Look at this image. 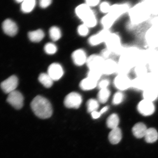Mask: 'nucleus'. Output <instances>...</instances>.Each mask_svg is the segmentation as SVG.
I'll return each instance as SVG.
<instances>
[{"label": "nucleus", "instance_id": "f257e3e1", "mask_svg": "<svg viewBox=\"0 0 158 158\" xmlns=\"http://www.w3.org/2000/svg\"><path fill=\"white\" fill-rule=\"evenodd\" d=\"M127 15L130 23L133 26L142 24L152 17L144 1L131 6Z\"/></svg>", "mask_w": 158, "mask_h": 158}, {"label": "nucleus", "instance_id": "f03ea898", "mask_svg": "<svg viewBox=\"0 0 158 158\" xmlns=\"http://www.w3.org/2000/svg\"><path fill=\"white\" fill-rule=\"evenodd\" d=\"M31 106L35 115L40 118H49L52 114V105L47 99L43 97L37 96L34 98Z\"/></svg>", "mask_w": 158, "mask_h": 158}, {"label": "nucleus", "instance_id": "7ed1b4c3", "mask_svg": "<svg viewBox=\"0 0 158 158\" xmlns=\"http://www.w3.org/2000/svg\"><path fill=\"white\" fill-rule=\"evenodd\" d=\"M106 48L112 52L113 55L119 56L125 47L120 34L116 32H111L105 43Z\"/></svg>", "mask_w": 158, "mask_h": 158}, {"label": "nucleus", "instance_id": "20e7f679", "mask_svg": "<svg viewBox=\"0 0 158 158\" xmlns=\"http://www.w3.org/2000/svg\"><path fill=\"white\" fill-rule=\"evenodd\" d=\"M158 84V77L149 72L144 77L132 78L131 88L142 91L148 86Z\"/></svg>", "mask_w": 158, "mask_h": 158}, {"label": "nucleus", "instance_id": "39448f33", "mask_svg": "<svg viewBox=\"0 0 158 158\" xmlns=\"http://www.w3.org/2000/svg\"><path fill=\"white\" fill-rule=\"evenodd\" d=\"M132 78L129 75L117 73L113 79V84L118 91H126L131 88Z\"/></svg>", "mask_w": 158, "mask_h": 158}, {"label": "nucleus", "instance_id": "423d86ee", "mask_svg": "<svg viewBox=\"0 0 158 158\" xmlns=\"http://www.w3.org/2000/svg\"><path fill=\"white\" fill-rule=\"evenodd\" d=\"M131 5L129 3L122 2L112 4L109 14L116 21L120 18L128 14Z\"/></svg>", "mask_w": 158, "mask_h": 158}, {"label": "nucleus", "instance_id": "0eeeda50", "mask_svg": "<svg viewBox=\"0 0 158 158\" xmlns=\"http://www.w3.org/2000/svg\"><path fill=\"white\" fill-rule=\"evenodd\" d=\"M144 40L148 47L157 49L158 28L150 26L144 34Z\"/></svg>", "mask_w": 158, "mask_h": 158}, {"label": "nucleus", "instance_id": "6e6552de", "mask_svg": "<svg viewBox=\"0 0 158 158\" xmlns=\"http://www.w3.org/2000/svg\"><path fill=\"white\" fill-rule=\"evenodd\" d=\"M82 102L81 95L75 92H71L67 94L64 101L65 106L68 108L78 109Z\"/></svg>", "mask_w": 158, "mask_h": 158}, {"label": "nucleus", "instance_id": "1a4fd4ad", "mask_svg": "<svg viewBox=\"0 0 158 158\" xmlns=\"http://www.w3.org/2000/svg\"><path fill=\"white\" fill-rule=\"evenodd\" d=\"M118 70V61L113 58L105 60L102 67V72L103 75L107 76L116 75Z\"/></svg>", "mask_w": 158, "mask_h": 158}, {"label": "nucleus", "instance_id": "9d476101", "mask_svg": "<svg viewBox=\"0 0 158 158\" xmlns=\"http://www.w3.org/2000/svg\"><path fill=\"white\" fill-rule=\"evenodd\" d=\"M7 102L15 109L20 110L23 106L24 97L21 93L15 90L9 94Z\"/></svg>", "mask_w": 158, "mask_h": 158}, {"label": "nucleus", "instance_id": "9b49d317", "mask_svg": "<svg viewBox=\"0 0 158 158\" xmlns=\"http://www.w3.org/2000/svg\"><path fill=\"white\" fill-rule=\"evenodd\" d=\"M110 30L102 29L96 34L92 35L88 39L90 45L95 46L104 43L111 33Z\"/></svg>", "mask_w": 158, "mask_h": 158}, {"label": "nucleus", "instance_id": "f8f14e48", "mask_svg": "<svg viewBox=\"0 0 158 158\" xmlns=\"http://www.w3.org/2000/svg\"><path fill=\"white\" fill-rule=\"evenodd\" d=\"M18 85V79L17 77L12 75L1 83V88L4 92L9 94L16 90Z\"/></svg>", "mask_w": 158, "mask_h": 158}, {"label": "nucleus", "instance_id": "ddd939ff", "mask_svg": "<svg viewBox=\"0 0 158 158\" xmlns=\"http://www.w3.org/2000/svg\"><path fill=\"white\" fill-rule=\"evenodd\" d=\"M105 59L100 55H92L87 59V66L89 70H100L102 71V67L104 62Z\"/></svg>", "mask_w": 158, "mask_h": 158}, {"label": "nucleus", "instance_id": "4468645a", "mask_svg": "<svg viewBox=\"0 0 158 158\" xmlns=\"http://www.w3.org/2000/svg\"><path fill=\"white\" fill-rule=\"evenodd\" d=\"M138 110L143 116H148L154 113L155 107L153 102L143 99L138 103Z\"/></svg>", "mask_w": 158, "mask_h": 158}, {"label": "nucleus", "instance_id": "2eb2a0df", "mask_svg": "<svg viewBox=\"0 0 158 158\" xmlns=\"http://www.w3.org/2000/svg\"><path fill=\"white\" fill-rule=\"evenodd\" d=\"M48 74L53 81L60 80L64 74V70L62 65L59 63H54L49 66Z\"/></svg>", "mask_w": 158, "mask_h": 158}, {"label": "nucleus", "instance_id": "dca6fc26", "mask_svg": "<svg viewBox=\"0 0 158 158\" xmlns=\"http://www.w3.org/2000/svg\"><path fill=\"white\" fill-rule=\"evenodd\" d=\"M144 99L153 102L158 98V84L148 86L142 91Z\"/></svg>", "mask_w": 158, "mask_h": 158}, {"label": "nucleus", "instance_id": "f3484780", "mask_svg": "<svg viewBox=\"0 0 158 158\" xmlns=\"http://www.w3.org/2000/svg\"><path fill=\"white\" fill-rule=\"evenodd\" d=\"M4 33L8 36L13 37L17 34L18 28L16 24L10 19L5 20L2 25Z\"/></svg>", "mask_w": 158, "mask_h": 158}, {"label": "nucleus", "instance_id": "a211bd4d", "mask_svg": "<svg viewBox=\"0 0 158 158\" xmlns=\"http://www.w3.org/2000/svg\"><path fill=\"white\" fill-rule=\"evenodd\" d=\"M88 58L85 51L81 49L75 51L72 55L74 63L77 66H81L86 63Z\"/></svg>", "mask_w": 158, "mask_h": 158}, {"label": "nucleus", "instance_id": "6ab92c4d", "mask_svg": "<svg viewBox=\"0 0 158 158\" xmlns=\"http://www.w3.org/2000/svg\"><path fill=\"white\" fill-rule=\"evenodd\" d=\"M76 14L82 21L89 16L93 11L90 7L86 4H81L77 7L75 10Z\"/></svg>", "mask_w": 158, "mask_h": 158}, {"label": "nucleus", "instance_id": "aec40b11", "mask_svg": "<svg viewBox=\"0 0 158 158\" xmlns=\"http://www.w3.org/2000/svg\"><path fill=\"white\" fill-rule=\"evenodd\" d=\"M132 72L135 77H144L149 72L148 65L144 63H139L134 67Z\"/></svg>", "mask_w": 158, "mask_h": 158}, {"label": "nucleus", "instance_id": "412c9836", "mask_svg": "<svg viewBox=\"0 0 158 158\" xmlns=\"http://www.w3.org/2000/svg\"><path fill=\"white\" fill-rule=\"evenodd\" d=\"M147 129L145 124L142 123H138L133 127V135L137 138H142L144 137Z\"/></svg>", "mask_w": 158, "mask_h": 158}, {"label": "nucleus", "instance_id": "4be33fe9", "mask_svg": "<svg viewBox=\"0 0 158 158\" xmlns=\"http://www.w3.org/2000/svg\"><path fill=\"white\" fill-rule=\"evenodd\" d=\"M98 82L94 81L92 79L87 77L81 82L80 84V88L84 90H93L98 87Z\"/></svg>", "mask_w": 158, "mask_h": 158}, {"label": "nucleus", "instance_id": "5701e85b", "mask_svg": "<svg viewBox=\"0 0 158 158\" xmlns=\"http://www.w3.org/2000/svg\"><path fill=\"white\" fill-rule=\"evenodd\" d=\"M122 139V132L118 127L113 129L110 131L109 135V139L112 144H117L120 142Z\"/></svg>", "mask_w": 158, "mask_h": 158}, {"label": "nucleus", "instance_id": "b1692460", "mask_svg": "<svg viewBox=\"0 0 158 158\" xmlns=\"http://www.w3.org/2000/svg\"><path fill=\"white\" fill-rule=\"evenodd\" d=\"M100 22L103 29L110 30V29L116 23V21L108 13L105 15L102 18Z\"/></svg>", "mask_w": 158, "mask_h": 158}, {"label": "nucleus", "instance_id": "393cba45", "mask_svg": "<svg viewBox=\"0 0 158 158\" xmlns=\"http://www.w3.org/2000/svg\"><path fill=\"white\" fill-rule=\"evenodd\" d=\"M144 2L152 17L158 15V1L147 0Z\"/></svg>", "mask_w": 158, "mask_h": 158}, {"label": "nucleus", "instance_id": "a878e982", "mask_svg": "<svg viewBox=\"0 0 158 158\" xmlns=\"http://www.w3.org/2000/svg\"><path fill=\"white\" fill-rule=\"evenodd\" d=\"M28 37L32 42H39L44 38V33L42 30L39 29L29 32Z\"/></svg>", "mask_w": 158, "mask_h": 158}, {"label": "nucleus", "instance_id": "bb28decb", "mask_svg": "<svg viewBox=\"0 0 158 158\" xmlns=\"http://www.w3.org/2000/svg\"><path fill=\"white\" fill-rule=\"evenodd\" d=\"M145 141L148 143H152L157 140L158 133L153 128L148 129L144 135Z\"/></svg>", "mask_w": 158, "mask_h": 158}, {"label": "nucleus", "instance_id": "cd10ccee", "mask_svg": "<svg viewBox=\"0 0 158 158\" xmlns=\"http://www.w3.org/2000/svg\"><path fill=\"white\" fill-rule=\"evenodd\" d=\"M35 6L36 1L34 0H25L21 3V9L24 13H30L34 10Z\"/></svg>", "mask_w": 158, "mask_h": 158}, {"label": "nucleus", "instance_id": "c85d7f7f", "mask_svg": "<svg viewBox=\"0 0 158 158\" xmlns=\"http://www.w3.org/2000/svg\"><path fill=\"white\" fill-rule=\"evenodd\" d=\"M38 80L39 82L46 88H51L53 84V80L51 78L48 73L40 74L38 77Z\"/></svg>", "mask_w": 158, "mask_h": 158}, {"label": "nucleus", "instance_id": "c756f323", "mask_svg": "<svg viewBox=\"0 0 158 158\" xmlns=\"http://www.w3.org/2000/svg\"><path fill=\"white\" fill-rule=\"evenodd\" d=\"M111 95V91L109 88L99 90L98 94V100L99 102L105 103L108 101Z\"/></svg>", "mask_w": 158, "mask_h": 158}, {"label": "nucleus", "instance_id": "7c9ffc66", "mask_svg": "<svg viewBox=\"0 0 158 158\" xmlns=\"http://www.w3.org/2000/svg\"><path fill=\"white\" fill-rule=\"evenodd\" d=\"M119 119L118 115L114 113L108 117L106 121L107 126L109 128L113 130L118 127Z\"/></svg>", "mask_w": 158, "mask_h": 158}, {"label": "nucleus", "instance_id": "2f4dec72", "mask_svg": "<svg viewBox=\"0 0 158 158\" xmlns=\"http://www.w3.org/2000/svg\"><path fill=\"white\" fill-rule=\"evenodd\" d=\"M50 37L52 40L56 41L61 38L62 33L61 30L58 27L54 26L50 29L49 31Z\"/></svg>", "mask_w": 158, "mask_h": 158}, {"label": "nucleus", "instance_id": "473e14b6", "mask_svg": "<svg viewBox=\"0 0 158 158\" xmlns=\"http://www.w3.org/2000/svg\"><path fill=\"white\" fill-rule=\"evenodd\" d=\"M84 24L88 28H92L95 27L97 24V19L94 12H93L83 21Z\"/></svg>", "mask_w": 158, "mask_h": 158}, {"label": "nucleus", "instance_id": "72a5a7b5", "mask_svg": "<svg viewBox=\"0 0 158 158\" xmlns=\"http://www.w3.org/2000/svg\"><path fill=\"white\" fill-rule=\"evenodd\" d=\"M99 106V102L96 99H90L87 102V110L88 113H91L94 111H97Z\"/></svg>", "mask_w": 158, "mask_h": 158}, {"label": "nucleus", "instance_id": "f704fd0d", "mask_svg": "<svg viewBox=\"0 0 158 158\" xmlns=\"http://www.w3.org/2000/svg\"><path fill=\"white\" fill-rule=\"evenodd\" d=\"M125 95L123 92L117 91L114 94L113 97V105H118L120 104L124 100Z\"/></svg>", "mask_w": 158, "mask_h": 158}, {"label": "nucleus", "instance_id": "c9c22d12", "mask_svg": "<svg viewBox=\"0 0 158 158\" xmlns=\"http://www.w3.org/2000/svg\"><path fill=\"white\" fill-rule=\"evenodd\" d=\"M103 75L102 71L100 70H89L88 73V77L98 82Z\"/></svg>", "mask_w": 158, "mask_h": 158}, {"label": "nucleus", "instance_id": "e433bc0d", "mask_svg": "<svg viewBox=\"0 0 158 158\" xmlns=\"http://www.w3.org/2000/svg\"><path fill=\"white\" fill-rule=\"evenodd\" d=\"M150 72L158 77V58L153 60L148 65Z\"/></svg>", "mask_w": 158, "mask_h": 158}, {"label": "nucleus", "instance_id": "4c0bfd02", "mask_svg": "<svg viewBox=\"0 0 158 158\" xmlns=\"http://www.w3.org/2000/svg\"><path fill=\"white\" fill-rule=\"evenodd\" d=\"M44 51L48 55H53L57 52V48L56 46L52 43H48L46 44L44 47Z\"/></svg>", "mask_w": 158, "mask_h": 158}, {"label": "nucleus", "instance_id": "58836bf2", "mask_svg": "<svg viewBox=\"0 0 158 158\" xmlns=\"http://www.w3.org/2000/svg\"><path fill=\"white\" fill-rule=\"evenodd\" d=\"M112 5L109 2H103L100 3L99 6L100 11L105 15L108 14L110 11Z\"/></svg>", "mask_w": 158, "mask_h": 158}, {"label": "nucleus", "instance_id": "ea45409f", "mask_svg": "<svg viewBox=\"0 0 158 158\" xmlns=\"http://www.w3.org/2000/svg\"><path fill=\"white\" fill-rule=\"evenodd\" d=\"M110 83H111V82H110V80H109V79H103L99 81L98 87L99 90L107 89V88H109Z\"/></svg>", "mask_w": 158, "mask_h": 158}, {"label": "nucleus", "instance_id": "a19ab883", "mask_svg": "<svg viewBox=\"0 0 158 158\" xmlns=\"http://www.w3.org/2000/svg\"><path fill=\"white\" fill-rule=\"evenodd\" d=\"M89 28L85 24L81 25L79 26L77 29L78 33L80 36L85 37L87 36L89 33Z\"/></svg>", "mask_w": 158, "mask_h": 158}, {"label": "nucleus", "instance_id": "79ce46f5", "mask_svg": "<svg viewBox=\"0 0 158 158\" xmlns=\"http://www.w3.org/2000/svg\"><path fill=\"white\" fill-rule=\"evenodd\" d=\"M113 55L112 52H110L109 50L106 48L104 49L102 51L101 53L100 54V56H101L105 60L111 58V56Z\"/></svg>", "mask_w": 158, "mask_h": 158}, {"label": "nucleus", "instance_id": "37998d69", "mask_svg": "<svg viewBox=\"0 0 158 158\" xmlns=\"http://www.w3.org/2000/svg\"><path fill=\"white\" fill-rule=\"evenodd\" d=\"M85 4L89 7H95L98 6L100 4L99 0H87L85 2Z\"/></svg>", "mask_w": 158, "mask_h": 158}, {"label": "nucleus", "instance_id": "c03bdc74", "mask_svg": "<svg viewBox=\"0 0 158 158\" xmlns=\"http://www.w3.org/2000/svg\"><path fill=\"white\" fill-rule=\"evenodd\" d=\"M52 2L51 0H41L40 1L39 5L41 8L45 9L50 6Z\"/></svg>", "mask_w": 158, "mask_h": 158}, {"label": "nucleus", "instance_id": "a18cd8bd", "mask_svg": "<svg viewBox=\"0 0 158 158\" xmlns=\"http://www.w3.org/2000/svg\"><path fill=\"white\" fill-rule=\"evenodd\" d=\"M150 26L155 27L158 28V15L151 18L149 20Z\"/></svg>", "mask_w": 158, "mask_h": 158}, {"label": "nucleus", "instance_id": "49530a36", "mask_svg": "<svg viewBox=\"0 0 158 158\" xmlns=\"http://www.w3.org/2000/svg\"><path fill=\"white\" fill-rule=\"evenodd\" d=\"M91 116H92V118L94 119H97L100 117L101 114L100 112H98L97 111H94L91 113Z\"/></svg>", "mask_w": 158, "mask_h": 158}, {"label": "nucleus", "instance_id": "de8ad7c7", "mask_svg": "<svg viewBox=\"0 0 158 158\" xmlns=\"http://www.w3.org/2000/svg\"><path fill=\"white\" fill-rule=\"evenodd\" d=\"M108 109H109V108H108V106H105L104 107L102 108L101 110L100 111V113L101 114H103V113H106L107 111H108Z\"/></svg>", "mask_w": 158, "mask_h": 158}, {"label": "nucleus", "instance_id": "09e8293b", "mask_svg": "<svg viewBox=\"0 0 158 158\" xmlns=\"http://www.w3.org/2000/svg\"><path fill=\"white\" fill-rule=\"evenodd\" d=\"M23 1H21V0H16V1H15V2H17L18 3H22L23 2Z\"/></svg>", "mask_w": 158, "mask_h": 158}, {"label": "nucleus", "instance_id": "8fccbe9b", "mask_svg": "<svg viewBox=\"0 0 158 158\" xmlns=\"http://www.w3.org/2000/svg\"><path fill=\"white\" fill-rule=\"evenodd\" d=\"M158 49V48H157Z\"/></svg>", "mask_w": 158, "mask_h": 158}]
</instances>
